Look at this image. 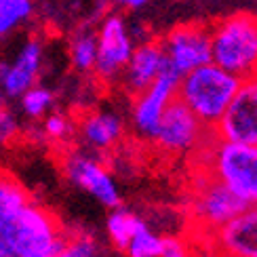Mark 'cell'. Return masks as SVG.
<instances>
[{
    "label": "cell",
    "mask_w": 257,
    "mask_h": 257,
    "mask_svg": "<svg viewBox=\"0 0 257 257\" xmlns=\"http://www.w3.org/2000/svg\"><path fill=\"white\" fill-rule=\"evenodd\" d=\"M70 59L78 72H93L97 59V34L93 30H82L72 38Z\"/></svg>",
    "instance_id": "18"
},
{
    "label": "cell",
    "mask_w": 257,
    "mask_h": 257,
    "mask_svg": "<svg viewBox=\"0 0 257 257\" xmlns=\"http://www.w3.org/2000/svg\"><path fill=\"white\" fill-rule=\"evenodd\" d=\"M160 47L165 51L167 66L177 76L196 70L211 61V36L207 24H179L171 28L160 38Z\"/></svg>",
    "instance_id": "7"
},
{
    "label": "cell",
    "mask_w": 257,
    "mask_h": 257,
    "mask_svg": "<svg viewBox=\"0 0 257 257\" xmlns=\"http://www.w3.org/2000/svg\"><path fill=\"white\" fill-rule=\"evenodd\" d=\"M209 257H234V255H226V253H217V251H211Z\"/></svg>",
    "instance_id": "27"
},
{
    "label": "cell",
    "mask_w": 257,
    "mask_h": 257,
    "mask_svg": "<svg viewBox=\"0 0 257 257\" xmlns=\"http://www.w3.org/2000/svg\"><path fill=\"white\" fill-rule=\"evenodd\" d=\"M116 5H118L120 9H128V11H135V9H142L146 7L150 0H114Z\"/></svg>",
    "instance_id": "26"
},
{
    "label": "cell",
    "mask_w": 257,
    "mask_h": 257,
    "mask_svg": "<svg viewBox=\"0 0 257 257\" xmlns=\"http://www.w3.org/2000/svg\"><path fill=\"white\" fill-rule=\"evenodd\" d=\"M196 165L221 181L244 205H257V144L228 142L213 135L198 148Z\"/></svg>",
    "instance_id": "1"
},
{
    "label": "cell",
    "mask_w": 257,
    "mask_h": 257,
    "mask_svg": "<svg viewBox=\"0 0 257 257\" xmlns=\"http://www.w3.org/2000/svg\"><path fill=\"white\" fill-rule=\"evenodd\" d=\"M7 257H15V255H7Z\"/></svg>",
    "instance_id": "29"
},
{
    "label": "cell",
    "mask_w": 257,
    "mask_h": 257,
    "mask_svg": "<svg viewBox=\"0 0 257 257\" xmlns=\"http://www.w3.org/2000/svg\"><path fill=\"white\" fill-rule=\"evenodd\" d=\"M188 205L192 223L200 234V238H209L213 232L219 230L223 223H228L247 207L221 181H217L202 169H196L194 179H192V194Z\"/></svg>",
    "instance_id": "4"
},
{
    "label": "cell",
    "mask_w": 257,
    "mask_h": 257,
    "mask_svg": "<svg viewBox=\"0 0 257 257\" xmlns=\"http://www.w3.org/2000/svg\"><path fill=\"white\" fill-rule=\"evenodd\" d=\"M144 219L137 215V213L128 211L124 207H116L110 211L108 219H105V232H108V238L112 240V244L118 251H124L128 240L133 238V234L144 226Z\"/></svg>",
    "instance_id": "17"
},
{
    "label": "cell",
    "mask_w": 257,
    "mask_h": 257,
    "mask_svg": "<svg viewBox=\"0 0 257 257\" xmlns=\"http://www.w3.org/2000/svg\"><path fill=\"white\" fill-rule=\"evenodd\" d=\"M42 68V45L30 38L19 49L17 57L11 63L0 66V93L7 97H19L30 87H34Z\"/></svg>",
    "instance_id": "14"
},
{
    "label": "cell",
    "mask_w": 257,
    "mask_h": 257,
    "mask_svg": "<svg viewBox=\"0 0 257 257\" xmlns=\"http://www.w3.org/2000/svg\"><path fill=\"white\" fill-rule=\"evenodd\" d=\"M124 135V122L116 112L95 110L82 116L80 120V137L84 146L97 152H108Z\"/></svg>",
    "instance_id": "16"
},
{
    "label": "cell",
    "mask_w": 257,
    "mask_h": 257,
    "mask_svg": "<svg viewBox=\"0 0 257 257\" xmlns=\"http://www.w3.org/2000/svg\"><path fill=\"white\" fill-rule=\"evenodd\" d=\"M213 135L228 142L257 144V74L240 80Z\"/></svg>",
    "instance_id": "10"
},
{
    "label": "cell",
    "mask_w": 257,
    "mask_h": 257,
    "mask_svg": "<svg viewBox=\"0 0 257 257\" xmlns=\"http://www.w3.org/2000/svg\"><path fill=\"white\" fill-rule=\"evenodd\" d=\"M68 234L59 219L49 209L36 202H28L15 221L13 251L15 257H53Z\"/></svg>",
    "instance_id": "5"
},
{
    "label": "cell",
    "mask_w": 257,
    "mask_h": 257,
    "mask_svg": "<svg viewBox=\"0 0 257 257\" xmlns=\"http://www.w3.org/2000/svg\"><path fill=\"white\" fill-rule=\"evenodd\" d=\"M163 238H165L163 234L154 232L148 223H144L133 234V238L128 240L124 253L126 257H160V253H163Z\"/></svg>",
    "instance_id": "20"
},
{
    "label": "cell",
    "mask_w": 257,
    "mask_h": 257,
    "mask_svg": "<svg viewBox=\"0 0 257 257\" xmlns=\"http://www.w3.org/2000/svg\"><path fill=\"white\" fill-rule=\"evenodd\" d=\"M165 70H169V66L165 51L160 47V40L150 38L146 42L135 45L131 59H128L120 76V82L131 95H137L139 91L148 89Z\"/></svg>",
    "instance_id": "13"
},
{
    "label": "cell",
    "mask_w": 257,
    "mask_h": 257,
    "mask_svg": "<svg viewBox=\"0 0 257 257\" xmlns=\"http://www.w3.org/2000/svg\"><path fill=\"white\" fill-rule=\"evenodd\" d=\"M53 257H99V244L89 234H74V236H66Z\"/></svg>",
    "instance_id": "22"
},
{
    "label": "cell",
    "mask_w": 257,
    "mask_h": 257,
    "mask_svg": "<svg viewBox=\"0 0 257 257\" xmlns=\"http://www.w3.org/2000/svg\"><path fill=\"white\" fill-rule=\"evenodd\" d=\"M19 97H21V110H24V114L32 120L45 118L49 110L53 108V101H55L53 99V93L47 87H38V84L30 87L26 93H21Z\"/></svg>",
    "instance_id": "21"
},
{
    "label": "cell",
    "mask_w": 257,
    "mask_h": 257,
    "mask_svg": "<svg viewBox=\"0 0 257 257\" xmlns=\"http://www.w3.org/2000/svg\"><path fill=\"white\" fill-rule=\"evenodd\" d=\"M207 240L211 251L234 257H257V205L244 207Z\"/></svg>",
    "instance_id": "12"
},
{
    "label": "cell",
    "mask_w": 257,
    "mask_h": 257,
    "mask_svg": "<svg viewBox=\"0 0 257 257\" xmlns=\"http://www.w3.org/2000/svg\"><path fill=\"white\" fill-rule=\"evenodd\" d=\"M28 202V192L13 177L0 173V257H7L13 251L15 221Z\"/></svg>",
    "instance_id": "15"
},
{
    "label": "cell",
    "mask_w": 257,
    "mask_h": 257,
    "mask_svg": "<svg viewBox=\"0 0 257 257\" xmlns=\"http://www.w3.org/2000/svg\"><path fill=\"white\" fill-rule=\"evenodd\" d=\"M240 78L215 66L213 61L192 70L177 82V99L205 124L209 131L215 128L223 112L234 97Z\"/></svg>",
    "instance_id": "2"
},
{
    "label": "cell",
    "mask_w": 257,
    "mask_h": 257,
    "mask_svg": "<svg viewBox=\"0 0 257 257\" xmlns=\"http://www.w3.org/2000/svg\"><path fill=\"white\" fill-rule=\"evenodd\" d=\"M177 82H179L177 74L171 70H165L148 89L133 95L131 122H133L137 137L146 139V142H150L154 137L156 126L160 118H163L165 110L177 97Z\"/></svg>",
    "instance_id": "11"
},
{
    "label": "cell",
    "mask_w": 257,
    "mask_h": 257,
    "mask_svg": "<svg viewBox=\"0 0 257 257\" xmlns=\"http://www.w3.org/2000/svg\"><path fill=\"white\" fill-rule=\"evenodd\" d=\"M63 173L74 186L91 194L99 205L108 209L120 207L122 196L118 184L101 160L84 152H70L63 160Z\"/></svg>",
    "instance_id": "9"
},
{
    "label": "cell",
    "mask_w": 257,
    "mask_h": 257,
    "mask_svg": "<svg viewBox=\"0 0 257 257\" xmlns=\"http://www.w3.org/2000/svg\"><path fill=\"white\" fill-rule=\"evenodd\" d=\"M160 257H192L188 244L177 236H165L163 238V253Z\"/></svg>",
    "instance_id": "24"
},
{
    "label": "cell",
    "mask_w": 257,
    "mask_h": 257,
    "mask_svg": "<svg viewBox=\"0 0 257 257\" xmlns=\"http://www.w3.org/2000/svg\"><path fill=\"white\" fill-rule=\"evenodd\" d=\"M211 61L242 78L257 74V15L236 13L209 26Z\"/></svg>",
    "instance_id": "3"
},
{
    "label": "cell",
    "mask_w": 257,
    "mask_h": 257,
    "mask_svg": "<svg viewBox=\"0 0 257 257\" xmlns=\"http://www.w3.org/2000/svg\"><path fill=\"white\" fill-rule=\"evenodd\" d=\"M209 135H211L209 128L175 97L165 110L163 118H160L156 126V133L150 142L160 152L179 156V154L198 152V148L207 142Z\"/></svg>",
    "instance_id": "6"
},
{
    "label": "cell",
    "mask_w": 257,
    "mask_h": 257,
    "mask_svg": "<svg viewBox=\"0 0 257 257\" xmlns=\"http://www.w3.org/2000/svg\"><path fill=\"white\" fill-rule=\"evenodd\" d=\"M95 34H97V59H95L93 72L97 74L99 80L108 84L120 80L135 49L126 19L118 13L105 15Z\"/></svg>",
    "instance_id": "8"
},
{
    "label": "cell",
    "mask_w": 257,
    "mask_h": 257,
    "mask_svg": "<svg viewBox=\"0 0 257 257\" xmlns=\"http://www.w3.org/2000/svg\"><path fill=\"white\" fill-rule=\"evenodd\" d=\"M17 135V120L9 110L0 112V146H5Z\"/></svg>",
    "instance_id": "25"
},
{
    "label": "cell",
    "mask_w": 257,
    "mask_h": 257,
    "mask_svg": "<svg viewBox=\"0 0 257 257\" xmlns=\"http://www.w3.org/2000/svg\"><path fill=\"white\" fill-rule=\"evenodd\" d=\"M5 110V105H3V93H0V112Z\"/></svg>",
    "instance_id": "28"
},
{
    "label": "cell",
    "mask_w": 257,
    "mask_h": 257,
    "mask_svg": "<svg viewBox=\"0 0 257 257\" xmlns=\"http://www.w3.org/2000/svg\"><path fill=\"white\" fill-rule=\"evenodd\" d=\"M34 13L32 0H0V38L11 34Z\"/></svg>",
    "instance_id": "19"
},
{
    "label": "cell",
    "mask_w": 257,
    "mask_h": 257,
    "mask_svg": "<svg viewBox=\"0 0 257 257\" xmlns=\"http://www.w3.org/2000/svg\"><path fill=\"white\" fill-rule=\"evenodd\" d=\"M45 135L49 139H55V142H63V139H68L70 133H72V122L68 116H63L59 112H51L45 116Z\"/></svg>",
    "instance_id": "23"
}]
</instances>
